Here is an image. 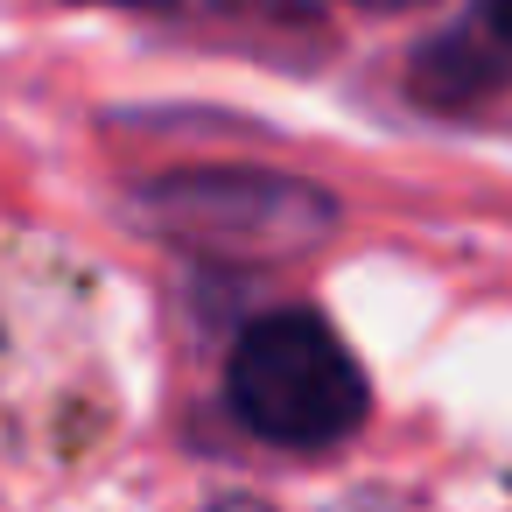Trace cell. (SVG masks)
<instances>
[{
  "mask_svg": "<svg viewBox=\"0 0 512 512\" xmlns=\"http://www.w3.org/2000/svg\"><path fill=\"white\" fill-rule=\"evenodd\" d=\"M92 8H169V0H92Z\"/></svg>",
  "mask_w": 512,
  "mask_h": 512,
  "instance_id": "cell-6",
  "label": "cell"
},
{
  "mask_svg": "<svg viewBox=\"0 0 512 512\" xmlns=\"http://www.w3.org/2000/svg\"><path fill=\"white\" fill-rule=\"evenodd\" d=\"M141 218L204 253H239V260H281L316 246L337 211L323 190L288 183V176H246V169H211V176H169L141 190Z\"/></svg>",
  "mask_w": 512,
  "mask_h": 512,
  "instance_id": "cell-2",
  "label": "cell"
},
{
  "mask_svg": "<svg viewBox=\"0 0 512 512\" xmlns=\"http://www.w3.org/2000/svg\"><path fill=\"white\" fill-rule=\"evenodd\" d=\"M358 8H372V15H400V8H421V0H358Z\"/></svg>",
  "mask_w": 512,
  "mask_h": 512,
  "instance_id": "cell-5",
  "label": "cell"
},
{
  "mask_svg": "<svg viewBox=\"0 0 512 512\" xmlns=\"http://www.w3.org/2000/svg\"><path fill=\"white\" fill-rule=\"evenodd\" d=\"M225 512H260V505H225Z\"/></svg>",
  "mask_w": 512,
  "mask_h": 512,
  "instance_id": "cell-7",
  "label": "cell"
},
{
  "mask_svg": "<svg viewBox=\"0 0 512 512\" xmlns=\"http://www.w3.org/2000/svg\"><path fill=\"white\" fill-rule=\"evenodd\" d=\"M211 8L218 15H281L288 22V15H302V0H211Z\"/></svg>",
  "mask_w": 512,
  "mask_h": 512,
  "instance_id": "cell-4",
  "label": "cell"
},
{
  "mask_svg": "<svg viewBox=\"0 0 512 512\" xmlns=\"http://www.w3.org/2000/svg\"><path fill=\"white\" fill-rule=\"evenodd\" d=\"M505 78H512V0H477L414 64V92L435 106H477Z\"/></svg>",
  "mask_w": 512,
  "mask_h": 512,
  "instance_id": "cell-3",
  "label": "cell"
},
{
  "mask_svg": "<svg viewBox=\"0 0 512 512\" xmlns=\"http://www.w3.org/2000/svg\"><path fill=\"white\" fill-rule=\"evenodd\" d=\"M225 400L260 442L323 449L358 428L365 379H358L351 351L330 337V323L281 309V316H260L239 330L232 365H225Z\"/></svg>",
  "mask_w": 512,
  "mask_h": 512,
  "instance_id": "cell-1",
  "label": "cell"
}]
</instances>
